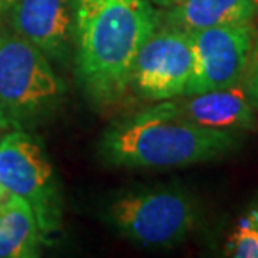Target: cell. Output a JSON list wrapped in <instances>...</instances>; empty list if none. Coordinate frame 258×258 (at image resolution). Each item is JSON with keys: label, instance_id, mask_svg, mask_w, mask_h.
Listing matches in <instances>:
<instances>
[{"label": "cell", "instance_id": "obj_1", "mask_svg": "<svg viewBox=\"0 0 258 258\" xmlns=\"http://www.w3.org/2000/svg\"><path fill=\"white\" fill-rule=\"evenodd\" d=\"M76 74L96 106H111L131 87L134 59L159 27L151 0H71Z\"/></svg>", "mask_w": 258, "mask_h": 258}, {"label": "cell", "instance_id": "obj_2", "mask_svg": "<svg viewBox=\"0 0 258 258\" xmlns=\"http://www.w3.org/2000/svg\"><path fill=\"white\" fill-rule=\"evenodd\" d=\"M240 144L236 133L195 124L168 99L107 127L99 141V154L116 168L168 169L215 161Z\"/></svg>", "mask_w": 258, "mask_h": 258}, {"label": "cell", "instance_id": "obj_3", "mask_svg": "<svg viewBox=\"0 0 258 258\" xmlns=\"http://www.w3.org/2000/svg\"><path fill=\"white\" fill-rule=\"evenodd\" d=\"M66 94L49 57L0 20V109L15 126L50 114Z\"/></svg>", "mask_w": 258, "mask_h": 258}, {"label": "cell", "instance_id": "obj_4", "mask_svg": "<svg viewBox=\"0 0 258 258\" xmlns=\"http://www.w3.org/2000/svg\"><path fill=\"white\" fill-rule=\"evenodd\" d=\"M106 220L133 243L144 248H168L191 233L198 210L184 189L154 186L121 193L107 205Z\"/></svg>", "mask_w": 258, "mask_h": 258}, {"label": "cell", "instance_id": "obj_5", "mask_svg": "<svg viewBox=\"0 0 258 258\" xmlns=\"http://www.w3.org/2000/svg\"><path fill=\"white\" fill-rule=\"evenodd\" d=\"M0 183L32 206L42 233L57 228L60 200L54 168L32 134L14 129L0 139Z\"/></svg>", "mask_w": 258, "mask_h": 258}, {"label": "cell", "instance_id": "obj_6", "mask_svg": "<svg viewBox=\"0 0 258 258\" xmlns=\"http://www.w3.org/2000/svg\"><path fill=\"white\" fill-rule=\"evenodd\" d=\"M189 34L193 71L184 94H200L240 84L255 47V29L251 22L218 25Z\"/></svg>", "mask_w": 258, "mask_h": 258}, {"label": "cell", "instance_id": "obj_7", "mask_svg": "<svg viewBox=\"0 0 258 258\" xmlns=\"http://www.w3.org/2000/svg\"><path fill=\"white\" fill-rule=\"evenodd\" d=\"M191 71V34L163 25L138 50L131 86L144 99L156 102L174 99L184 94Z\"/></svg>", "mask_w": 258, "mask_h": 258}, {"label": "cell", "instance_id": "obj_8", "mask_svg": "<svg viewBox=\"0 0 258 258\" xmlns=\"http://www.w3.org/2000/svg\"><path fill=\"white\" fill-rule=\"evenodd\" d=\"M10 29L49 59H62L72 40L71 0H15L7 19Z\"/></svg>", "mask_w": 258, "mask_h": 258}, {"label": "cell", "instance_id": "obj_9", "mask_svg": "<svg viewBox=\"0 0 258 258\" xmlns=\"http://www.w3.org/2000/svg\"><path fill=\"white\" fill-rule=\"evenodd\" d=\"M169 101L183 117L203 127L238 133L255 126L253 102L240 84L200 94H184Z\"/></svg>", "mask_w": 258, "mask_h": 258}, {"label": "cell", "instance_id": "obj_10", "mask_svg": "<svg viewBox=\"0 0 258 258\" xmlns=\"http://www.w3.org/2000/svg\"><path fill=\"white\" fill-rule=\"evenodd\" d=\"M258 14V0H179L166 7L163 19L168 27L186 32L218 25L250 24Z\"/></svg>", "mask_w": 258, "mask_h": 258}, {"label": "cell", "instance_id": "obj_11", "mask_svg": "<svg viewBox=\"0 0 258 258\" xmlns=\"http://www.w3.org/2000/svg\"><path fill=\"white\" fill-rule=\"evenodd\" d=\"M40 233L32 206L10 195L0 208V258L37 256Z\"/></svg>", "mask_w": 258, "mask_h": 258}, {"label": "cell", "instance_id": "obj_12", "mask_svg": "<svg viewBox=\"0 0 258 258\" xmlns=\"http://www.w3.org/2000/svg\"><path fill=\"white\" fill-rule=\"evenodd\" d=\"M225 250L235 258H258V233L248 216L238 220Z\"/></svg>", "mask_w": 258, "mask_h": 258}, {"label": "cell", "instance_id": "obj_13", "mask_svg": "<svg viewBox=\"0 0 258 258\" xmlns=\"http://www.w3.org/2000/svg\"><path fill=\"white\" fill-rule=\"evenodd\" d=\"M246 71H248V79H246L245 89L248 92L251 102H253V104H258V44L253 47L248 69Z\"/></svg>", "mask_w": 258, "mask_h": 258}, {"label": "cell", "instance_id": "obj_14", "mask_svg": "<svg viewBox=\"0 0 258 258\" xmlns=\"http://www.w3.org/2000/svg\"><path fill=\"white\" fill-rule=\"evenodd\" d=\"M14 129H20V127L15 126L14 122L10 121L7 116H5V112L0 109V139H2L7 133L14 131Z\"/></svg>", "mask_w": 258, "mask_h": 258}, {"label": "cell", "instance_id": "obj_15", "mask_svg": "<svg viewBox=\"0 0 258 258\" xmlns=\"http://www.w3.org/2000/svg\"><path fill=\"white\" fill-rule=\"evenodd\" d=\"M15 0H0V20H5L9 15V10L12 9Z\"/></svg>", "mask_w": 258, "mask_h": 258}, {"label": "cell", "instance_id": "obj_16", "mask_svg": "<svg viewBox=\"0 0 258 258\" xmlns=\"http://www.w3.org/2000/svg\"><path fill=\"white\" fill-rule=\"evenodd\" d=\"M250 218V221H251V225L255 226V230H256V233H258V206H255V208H251L250 210V213L246 215Z\"/></svg>", "mask_w": 258, "mask_h": 258}, {"label": "cell", "instance_id": "obj_17", "mask_svg": "<svg viewBox=\"0 0 258 258\" xmlns=\"http://www.w3.org/2000/svg\"><path fill=\"white\" fill-rule=\"evenodd\" d=\"M178 2H179V0H151L153 5H158V7H163V9L171 7V5L178 4Z\"/></svg>", "mask_w": 258, "mask_h": 258}, {"label": "cell", "instance_id": "obj_18", "mask_svg": "<svg viewBox=\"0 0 258 258\" xmlns=\"http://www.w3.org/2000/svg\"><path fill=\"white\" fill-rule=\"evenodd\" d=\"M9 196H10V193L4 188V184L0 183V208H2V205L9 200Z\"/></svg>", "mask_w": 258, "mask_h": 258}]
</instances>
